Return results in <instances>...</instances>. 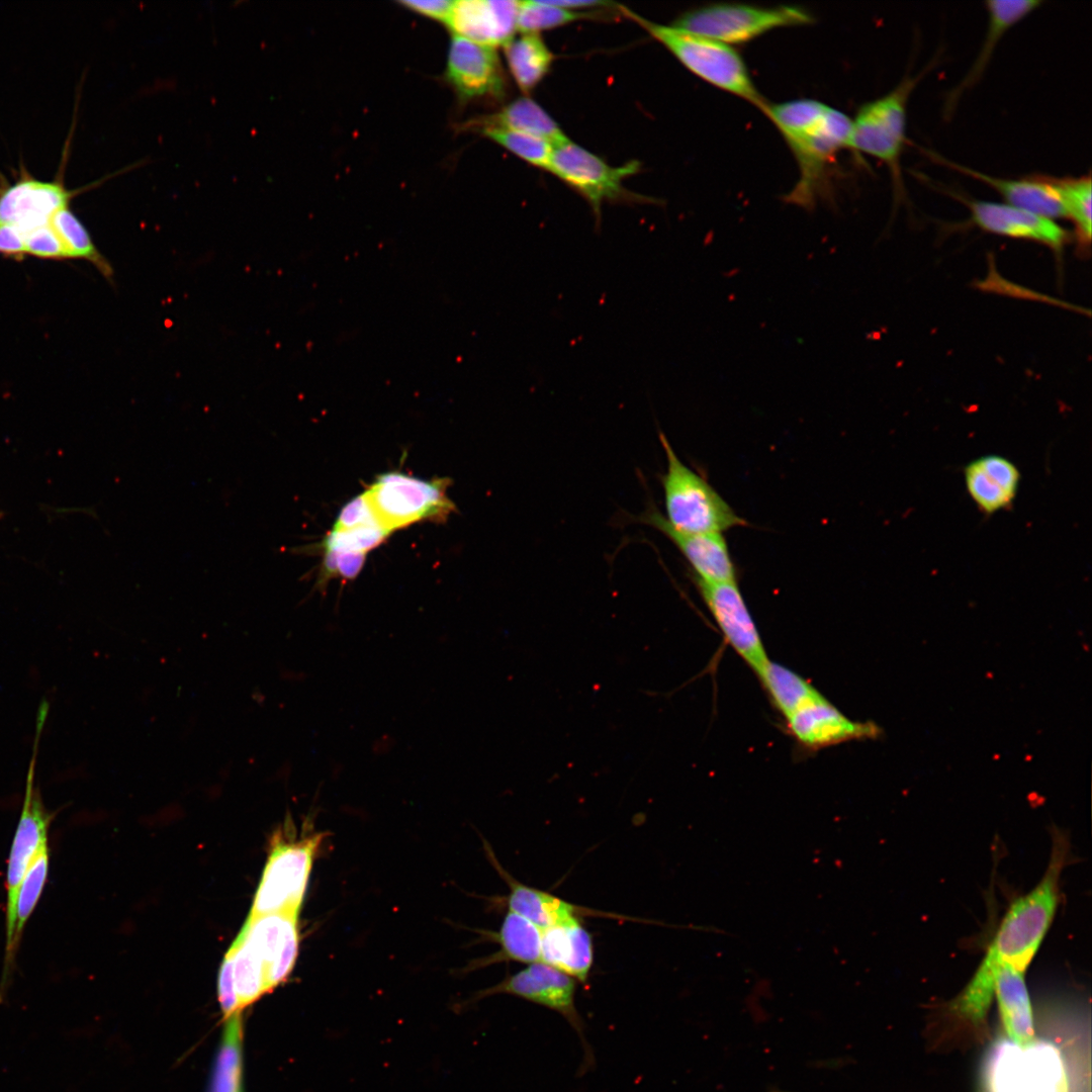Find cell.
I'll return each mask as SVG.
<instances>
[{
  "label": "cell",
  "instance_id": "40",
  "mask_svg": "<svg viewBox=\"0 0 1092 1092\" xmlns=\"http://www.w3.org/2000/svg\"><path fill=\"white\" fill-rule=\"evenodd\" d=\"M366 553L326 551L324 560L325 575L338 574L345 578H354L361 570Z\"/></svg>",
  "mask_w": 1092,
  "mask_h": 1092
},
{
  "label": "cell",
  "instance_id": "41",
  "mask_svg": "<svg viewBox=\"0 0 1092 1092\" xmlns=\"http://www.w3.org/2000/svg\"><path fill=\"white\" fill-rule=\"evenodd\" d=\"M0 255L20 261L24 258V233L10 224H0Z\"/></svg>",
  "mask_w": 1092,
  "mask_h": 1092
},
{
  "label": "cell",
  "instance_id": "18",
  "mask_svg": "<svg viewBox=\"0 0 1092 1092\" xmlns=\"http://www.w3.org/2000/svg\"><path fill=\"white\" fill-rule=\"evenodd\" d=\"M923 152L933 162L991 187L1003 197L1005 203L1052 220L1066 217L1056 177L1033 174L1015 179L1001 178L950 161L932 151Z\"/></svg>",
  "mask_w": 1092,
  "mask_h": 1092
},
{
  "label": "cell",
  "instance_id": "24",
  "mask_svg": "<svg viewBox=\"0 0 1092 1092\" xmlns=\"http://www.w3.org/2000/svg\"><path fill=\"white\" fill-rule=\"evenodd\" d=\"M541 930V962L585 982L593 966L594 946L579 918Z\"/></svg>",
  "mask_w": 1092,
  "mask_h": 1092
},
{
  "label": "cell",
  "instance_id": "42",
  "mask_svg": "<svg viewBox=\"0 0 1092 1092\" xmlns=\"http://www.w3.org/2000/svg\"><path fill=\"white\" fill-rule=\"evenodd\" d=\"M399 4H401L406 9H410V10H412V11L418 13V14H421L423 16H427L429 18H432V19H435V20H438V21H441V22H445V24H446V22L448 20V17L450 15V12H451L453 1H449V0H429V1L406 0V1H399Z\"/></svg>",
  "mask_w": 1092,
  "mask_h": 1092
},
{
  "label": "cell",
  "instance_id": "29",
  "mask_svg": "<svg viewBox=\"0 0 1092 1092\" xmlns=\"http://www.w3.org/2000/svg\"><path fill=\"white\" fill-rule=\"evenodd\" d=\"M504 48L510 72L525 93L532 91L545 78L554 60L539 33H523Z\"/></svg>",
  "mask_w": 1092,
  "mask_h": 1092
},
{
  "label": "cell",
  "instance_id": "31",
  "mask_svg": "<svg viewBox=\"0 0 1092 1092\" xmlns=\"http://www.w3.org/2000/svg\"><path fill=\"white\" fill-rule=\"evenodd\" d=\"M223 1020L208 1092H243L242 1013Z\"/></svg>",
  "mask_w": 1092,
  "mask_h": 1092
},
{
  "label": "cell",
  "instance_id": "12",
  "mask_svg": "<svg viewBox=\"0 0 1092 1092\" xmlns=\"http://www.w3.org/2000/svg\"><path fill=\"white\" fill-rule=\"evenodd\" d=\"M639 167L638 161L610 166L568 140L554 146L549 171L586 199L600 226L603 203L627 198L623 181L636 174Z\"/></svg>",
  "mask_w": 1092,
  "mask_h": 1092
},
{
  "label": "cell",
  "instance_id": "13",
  "mask_svg": "<svg viewBox=\"0 0 1092 1092\" xmlns=\"http://www.w3.org/2000/svg\"><path fill=\"white\" fill-rule=\"evenodd\" d=\"M576 980L542 963L530 964L498 984L479 991L474 1000L509 994L544 1006L562 1015L578 1034L583 1046V1071L594 1063L584 1035V1024L575 1006Z\"/></svg>",
  "mask_w": 1092,
  "mask_h": 1092
},
{
  "label": "cell",
  "instance_id": "8",
  "mask_svg": "<svg viewBox=\"0 0 1092 1092\" xmlns=\"http://www.w3.org/2000/svg\"><path fill=\"white\" fill-rule=\"evenodd\" d=\"M814 21L808 10L794 5L716 2L686 11L672 26L732 47L778 28L809 25Z\"/></svg>",
  "mask_w": 1092,
  "mask_h": 1092
},
{
  "label": "cell",
  "instance_id": "25",
  "mask_svg": "<svg viewBox=\"0 0 1092 1092\" xmlns=\"http://www.w3.org/2000/svg\"><path fill=\"white\" fill-rule=\"evenodd\" d=\"M465 129L512 130L539 136L553 146L568 141L555 120L534 100L521 97L510 102L499 111L466 122Z\"/></svg>",
  "mask_w": 1092,
  "mask_h": 1092
},
{
  "label": "cell",
  "instance_id": "7",
  "mask_svg": "<svg viewBox=\"0 0 1092 1092\" xmlns=\"http://www.w3.org/2000/svg\"><path fill=\"white\" fill-rule=\"evenodd\" d=\"M46 719V713L40 712L37 714L36 734L26 777L25 796L8 857L5 951L0 983V998L5 995L15 967V960L12 957V940L18 891L33 860L44 847L49 846V829L53 816L46 809L40 793L34 784L38 740Z\"/></svg>",
  "mask_w": 1092,
  "mask_h": 1092
},
{
  "label": "cell",
  "instance_id": "36",
  "mask_svg": "<svg viewBox=\"0 0 1092 1092\" xmlns=\"http://www.w3.org/2000/svg\"><path fill=\"white\" fill-rule=\"evenodd\" d=\"M481 133L529 164L549 171L554 146L548 141L503 129H488Z\"/></svg>",
  "mask_w": 1092,
  "mask_h": 1092
},
{
  "label": "cell",
  "instance_id": "9",
  "mask_svg": "<svg viewBox=\"0 0 1092 1092\" xmlns=\"http://www.w3.org/2000/svg\"><path fill=\"white\" fill-rule=\"evenodd\" d=\"M985 1082L988 1092H1068L1061 1054L1036 1039L1026 1046L997 1042L986 1064Z\"/></svg>",
  "mask_w": 1092,
  "mask_h": 1092
},
{
  "label": "cell",
  "instance_id": "27",
  "mask_svg": "<svg viewBox=\"0 0 1092 1092\" xmlns=\"http://www.w3.org/2000/svg\"><path fill=\"white\" fill-rule=\"evenodd\" d=\"M492 864L510 888L509 910L525 917L540 929L558 925L583 915L584 909L552 894L529 887L514 879L491 856Z\"/></svg>",
  "mask_w": 1092,
  "mask_h": 1092
},
{
  "label": "cell",
  "instance_id": "5",
  "mask_svg": "<svg viewBox=\"0 0 1092 1092\" xmlns=\"http://www.w3.org/2000/svg\"><path fill=\"white\" fill-rule=\"evenodd\" d=\"M691 73L760 111L768 102L755 86L745 62L733 47L646 20L623 9Z\"/></svg>",
  "mask_w": 1092,
  "mask_h": 1092
},
{
  "label": "cell",
  "instance_id": "10",
  "mask_svg": "<svg viewBox=\"0 0 1092 1092\" xmlns=\"http://www.w3.org/2000/svg\"><path fill=\"white\" fill-rule=\"evenodd\" d=\"M446 479L424 480L400 472L379 475L365 490L379 524L390 533L425 519H444L454 509Z\"/></svg>",
  "mask_w": 1092,
  "mask_h": 1092
},
{
  "label": "cell",
  "instance_id": "26",
  "mask_svg": "<svg viewBox=\"0 0 1092 1092\" xmlns=\"http://www.w3.org/2000/svg\"><path fill=\"white\" fill-rule=\"evenodd\" d=\"M994 996L1005 1033L1011 1042L1026 1046L1033 1042V1017L1023 974L1003 966L995 980Z\"/></svg>",
  "mask_w": 1092,
  "mask_h": 1092
},
{
  "label": "cell",
  "instance_id": "19",
  "mask_svg": "<svg viewBox=\"0 0 1092 1092\" xmlns=\"http://www.w3.org/2000/svg\"><path fill=\"white\" fill-rule=\"evenodd\" d=\"M786 719L794 738L810 749H820L850 740L876 738L882 730L872 721H853L823 698L796 711Z\"/></svg>",
  "mask_w": 1092,
  "mask_h": 1092
},
{
  "label": "cell",
  "instance_id": "17",
  "mask_svg": "<svg viewBox=\"0 0 1092 1092\" xmlns=\"http://www.w3.org/2000/svg\"><path fill=\"white\" fill-rule=\"evenodd\" d=\"M667 537L688 560L693 577L708 583L737 582V571L722 533L690 534L673 529L657 509L639 518Z\"/></svg>",
  "mask_w": 1092,
  "mask_h": 1092
},
{
  "label": "cell",
  "instance_id": "32",
  "mask_svg": "<svg viewBox=\"0 0 1092 1092\" xmlns=\"http://www.w3.org/2000/svg\"><path fill=\"white\" fill-rule=\"evenodd\" d=\"M62 243L68 260H84L91 263L101 275L112 282L113 268L95 246L89 232L69 206L57 211L49 221Z\"/></svg>",
  "mask_w": 1092,
  "mask_h": 1092
},
{
  "label": "cell",
  "instance_id": "38",
  "mask_svg": "<svg viewBox=\"0 0 1092 1092\" xmlns=\"http://www.w3.org/2000/svg\"><path fill=\"white\" fill-rule=\"evenodd\" d=\"M23 233L26 256L43 260H68L65 249L50 223Z\"/></svg>",
  "mask_w": 1092,
  "mask_h": 1092
},
{
  "label": "cell",
  "instance_id": "3",
  "mask_svg": "<svg viewBox=\"0 0 1092 1092\" xmlns=\"http://www.w3.org/2000/svg\"><path fill=\"white\" fill-rule=\"evenodd\" d=\"M326 834L306 824L298 833L287 818L270 840L268 857L249 916L287 912L299 914L310 871Z\"/></svg>",
  "mask_w": 1092,
  "mask_h": 1092
},
{
  "label": "cell",
  "instance_id": "4",
  "mask_svg": "<svg viewBox=\"0 0 1092 1092\" xmlns=\"http://www.w3.org/2000/svg\"><path fill=\"white\" fill-rule=\"evenodd\" d=\"M932 67L928 64L915 75L907 73L887 94L861 104L851 119V151L873 157L888 168L897 204L907 197L901 167L906 144L907 103Z\"/></svg>",
  "mask_w": 1092,
  "mask_h": 1092
},
{
  "label": "cell",
  "instance_id": "33",
  "mask_svg": "<svg viewBox=\"0 0 1092 1092\" xmlns=\"http://www.w3.org/2000/svg\"><path fill=\"white\" fill-rule=\"evenodd\" d=\"M1056 183L1065 207L1066 217L1074 223L1080 244L1089 246L1092 235L1090 173L1079 177H1056Z\"/></svg>",
  "mask_w": 1092,
  "mask_h": 1092
},
{
  "label": "cell",
  "instance_id": "20",
  "mask_svg": "<svg viewBox=\"0 0 1092 1092\" xmlns=\"http://www.w3.org/2000/svg\"><path fill=\"white\" fill-rule=\"evenodd\" d=\"M518 12L519 1L458 0L446 25L454 35L494 49L514 38Z\"/></svg>",
  "mask_w": 1092,
  "mask_h": 1092
},
{
  "label": "cell",
  "instance_id": "22",
  "mask_svg": "<svg viewBox=\"0 0 1092 1092\" xmlns=\"http://www.w3.org/2000/svg\"><path fill=\"white\" fill-rule=\"evenodd\" d=\"M984 4L988 13L985 39L968 73L947 94L944 103L946 116L954 110L960 98L981 79L992 54L1005 33L1033 12L1042 2L1039 0H989Z\"/></svg>",
  "mask_w": 1092,
  "mask_h": 1092
},
{
  "label": "cell",
  "instance_id": "43",
  "mask_svg": "<svg viewBox=\"0 0 1092 1092\" xmlns=\"http://www.w3.org/2000/svg\"><path fill=\"white\" fill-rule=\"evenodd\" d=\"M548 1L551 4L556 5L558 7H561V8H564V9H569V10H574V11H576L577 9H581V8L582 9H587V8L597 9V8H605V7L608 8L609 5H614V3H612V2L601 1V0H599V1L598 0H566V1H563V0H548Z\"/></svg>",
  "mask_w": 1092,
  "mask_h": 1092
},
{
  "label": "cell",
  "instance_id": "37",
  "mask_svg": "<svg viewBox=\"0 0 1092 1092\" xmlns=\"http://www.w3.org/2000/svg\"><path fill=\"white\" fill-rule=\"evenodd\" d=\"M390 532L378 524L332 530L323 545L326 551L366 553L378 546Z\"/></svg>",
  "mask_w": 1092,
  "mask_h": 1092
},
{
  "label": "cell",
  "instance_id": "16",
  "mask_svg": "<svg viewBox=\"0 0 1092 1092\" xmlns=\"http://www.w3.org/2000/svg\"><path fill=\"white\" fill-rule=\"evenodd\" d=\"M446 81L462 101L493 97L505 91V78L493 48L453 35L450 41Z\"/></svg>",
  "mask_w": 1092,
  "mask_h": 1092
},
{
  "label": "cell",
  "instance_id": "35",
  "mask_svg": "<svg viewBox=\"0 0 1092 1092\" xmlns=\"http://www.w3.org/2000/svg\"><path fill=\"white\" fill-rule=\"evenodd\" d=\"M597 13L564 9L548 0L519 1L517 30L522 33H538L567 23L589 18Z\"/></svg>",
  "mask_w": 1092,
  "mask_h": 1092
},
{
  "label": "cell",
  "instance_id": "23",
  "mask_svg": "<svg viewBox=\"0 0 1092 1092\" xmlns=\"http://www.w3.org/2000/svg\"><path fill=\"white\" fill-rule=\"evenodd\" d=\"M967 489L986 514L1009 508L1019 486L1020 473L1009 459L989 454L971 461L964 471Z\"/></svg>",
  "mask_w": 1092,
  "mask_h": 1092
},
{
  "label": "cell",
  "instance_id": "15",
  "mask_svg": "<svg viewBox=\"0 0 1092 1092\" xmlns=\"http://www.w3.org/2000/svg\"><path fill=\"white\" fill-rule=\"evenodd\" d=\"M944 192L964 203L971 213V221L984 232L1039 243L1054 251L1062 250L1068 242V232L1056 220L1005 202L970 198L956 191Z\"/></svg>",
  "mask_w": 1092,
  "mask_h": 1092
},
{
  "label": "cell",
  "instance_id": "34",
  "mask_svg": "<svg viewBox=\"0 0 1092 1092\" xmlns=\"http://www.w3.org/2000/svg\"><path fill=\"white\" fill-rule=\"evenodd\" d=\"M49 846H47L33 860L20 885L16 901L12 940V957L14 960H16L17 950L22 939L26 922L36 907L46 885L49 872Z\"/></svg>",
  "mask_w": 1092,
  "mask_h": 1092
},
{
  "label": "cell",
  "instance_id": "6",
  "mask_svg": "<svg viewBox=\"0 0 1092 1092\" xmlns=\"http://www.w3.org/2000/svg\"><path fill=\"white\" fill-rule=\"evenodd\" d=\"M659 440L666 457V470L661 477L663 517L673 529L709 534L747 525L705 477L677 457L663 433L659 434Z\"/></svg>",
  "mask_w": 1092,
  "mask_h": 1092
},
{
  "label": "cell",
  "instance_id": "1",
  "mask_svg": "<svg viewBox=\"0 0 1092 1092\" xmlns=\"http://www.w3.org/2000/svg\"><path fill=\"white\" fill-rule=\"evenodd\" d=\"M1068 851L1066 837L1055 833L1050 862L1041 880L1012 902L979 968L996 975L1000 967L1006 966L1024 974L1054 919Z\"/></svg>",
  "mask_w": 1092,
  "mask_h": 1092
},
{
  "label": "cell",
  "instance_id": "2",
  "mask_svg": "<svg viewBox=\"0 0 1092 1092\" xmlns=\"http://www.w3.org/2000/svg\"><path fill=\"white\" fill-rule=\"evenodd\" d=\"M851 129L845 113L826 105L805 122L779 130L799 169L795 186L783 196L786 203L812 211L818 200L832 201L837 155L851 150Z\"/></svg>",
  "mask_w": 1092,
  "mask_h": 1092
},
{
  "label": "cell",
  "instance_id": "45",
  "mask_svg": "<svg viewBox=\"0 0 1092 1092\" xmlns=\"http://www.w3.org/2000/svg\"><path fill=\"white\" fill-rule=\"evenodd\" d=\"M766 1092H790V1091H784V1090L780 1089L776 1085H768L767 1088H766Z\"/></svg>",
  "mask_w": 1092,
  "mask_h": 1092
},
{
  "label": "cell",
  "instance_id": "11",
  "mask_svg": "<svg viewBox=\"0 0 1092 1092\" xmlns=\"http://www.w3.org/2000/svg\"><path fill=\"white\" fill-rule=\"evenodd\" d=\"M299 914L248 916L233 944L261 970L269 992L290 976L299 950Z\"/></svg>",
  "mask_w": 1092,
  "mask_h": 1092
},
{
  "label": "cell",
  "instance_id": "39",
  "mask_svg": "<svg viewBox=\"0 0 1092 1092\" xmlns=\"http://www.w3.org/2000/svg\"><path fill=\"white\" fill-rule=\"evenodd\" d=\"M371 524L380 525L364 491L343 507L333 530H345Z\"/></svg>",
  "mask_w": 1092,
  "mask_h": 1092
},
{
  "label": "cell",
  "instance_id": "21",
  "mask_svg": "<svg viewBox=\"0 0 1092 1092\" xmlns=\"http://www.w3.org/2000/svg\"><path fill=\"white\" fill-rule=\"evenodd\" d=\"M72 192L59 182L22 178L0 192V224L22 232L49 223L60 209L69 206Z\"/></svg>",
  "mask_w": 1092,
  "mask_h": 1092
},
{
  "label": "cell",
  "instance_id": "14",
  "mask_svg": "<svg viewBox=\"0 0 1092 1092\" xmlns=\"http://www.w3.org/2000/svg\"><path fill=\"white\" fill-rule=\"evenodd\" d=\"M693 580L728 644L758 675L769 659L737 582Z\"/></svg>",
  "mask_w": 1092,
  "mask_h": 1092
},
{
  "label": "cell",
  "instance_id": "28",
  "mask_svg": "<svg viewBox=\"0 0 1092 1092\" xmlns=\"http://www.w3.org/2000/svg\"><path fill=\"white\" fill-rule=\"evenodd\" d=\"M542 930L534 923L511 910L506 914L494 940L499 943L495 953L471 963L467 970H475L500 962L533 964L541 962Z\"/></svg>",
  "mask_w": 1092,
  "mask_h": 1092
},
{
  "label": "cell",
  "instance_id": "30",
  "mask_svg": "<svg viewBox=\"0 0 1092 1092\" xmlns=\"http://www.w3.org/2000/svg\"><path fill=\"white\" fill-rule=\"evenodd\" d=\"M758 677L778 711L785 718L824 698L807 679L797 672L770 660L758 674Z\"/></svg>",
  "mask_w": 1092,
  "mask_h": 1092
},
{
  "label": "cell",
  "instance_id": "44",
  "mask_svg": "<svg viewBox=\"0 0 1092 1092\" xmlns=\"http://www.w3.org/2000/svg\"><path fill=\"white\" fill-rule=\"evenodd\" d=\"M850 1063H851V1058H849V1057H835V1058H829V1059H825V1060L824 1059L823 1060H813V1061L808 1062L807 1065H808V1067H810L812 1069H823V1070L836 1071V1070H841L843 1067H845L846 1065H848Z\"/></svg>",
  "mask_w": 1092,
  "mask_h": 1092
}]
</instances>
